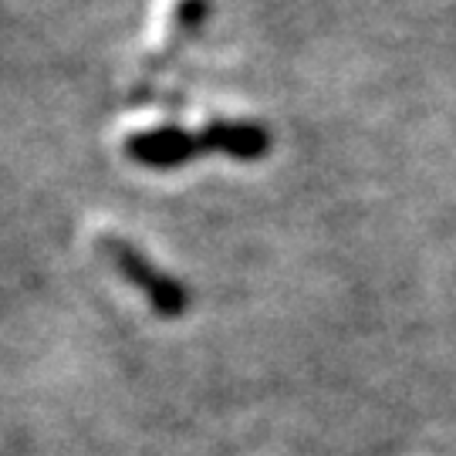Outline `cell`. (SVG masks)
<instances>
[{"label":"cell","instance_id":"1","mask_svg":"<svg viewBox=\"0 0 456 456\" xmlns=\"http://www.w3.org/2000/svg\"><path fill=\"white\" fill-rule=\"evenodd\" d=\"M129 156L135 163L152 166V169H173V166L196 159L203 149H220L237 159H257L267 149V135L257 126H233V122H216L200 135H186L180 129H156L132 135Z\"/></svg>","mask_w":456,"mask_h":456},{"label":"cell","instance_id":"2","mask_svg":"<svg viewBox=\"0 0 456 456\" xmlns=\"http://www.w3.org/2000/svg\"><path fill=\"white\" fill-rule=\"evenodd\" d=\"M98 247L118 267V274H126L129 284H135L139 291L146 294L156 314H163V318L183 314V308H186V291H183L173 277L159 274L135 247H129L126 240H118V237H98Z\"/></svg>","mask_w":456,"mask_h":456}]
</instances>
